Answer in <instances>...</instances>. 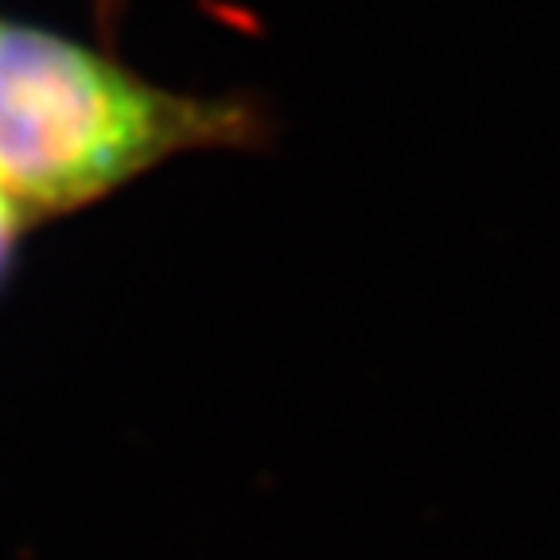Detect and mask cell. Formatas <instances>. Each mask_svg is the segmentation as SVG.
Here are the masks:
<instances>
[{
  "label": "cell",
  "instance_id": "2",
  "mask_svg": "<svg viewBox=\"0 0 560 560\" xmlns=\"http://www.w3.org/2000/svg\"><path fill=\"white\" fill-rule=\"evenodd\" d=\"M20 226H24V207H20V202L0 187V272H4V265H9Z\"/></svg>",
  "mask_w": 560,
  "mask_h": 560
},
{
  "label": "cell",
  "instance_id": "1",
  "mask_svg": "<svg viewBox=\"0 0 560 560\" xmlns=\"http://www.w3.org/2000/svg\"><path fill=\"white\" fill-rule=\"evenodd\" d=\"M245 132V114L164 94L39 27H0V187L24 214L70 210L172 152Z\"/></svg>",
  "mask_w": 560,
  "mask_h": 560
}]
</instances>
